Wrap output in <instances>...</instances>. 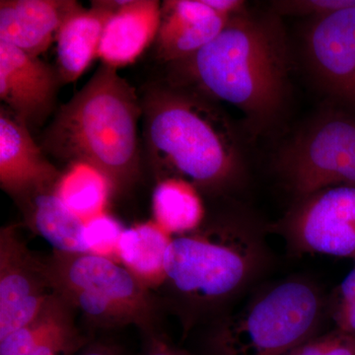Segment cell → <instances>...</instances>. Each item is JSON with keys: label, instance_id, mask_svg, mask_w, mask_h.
<instances>
[{"label": "cell", "instance_id": "obj_1", "mask_svg": "<svg viewBox=\"0 0 355 355\" xmlns=\"http://www.w3.org/2000/svg\"><path fill=\"white\" fill-rule=\"evenodd\" d=\"M189 80L207 95L233 105L254 130L272 125L288 88V51L277 16H233L212 40L180 60Z\"/></svg>", "mask_w": 355, "mask_h": 355}, {"label": "cell", "instance_id": "obj_2", "mask_svg": "<svg viewBox=\"0 0 355 355\" xmlns=\"http://www.w3.org/2000/svg\"><path fill=\"white\" fill-rule=\"evenodd\" d=\"M135 89L118 69L103 64L53 121L46 147L62 157L92 166L114 187L128 186L139 170Z\"/></svg>", "mask_w": 355, "mask_h": 355}, {"label": "cell", "instance_id": "obj_3", "mask_svg": "<svg viewBox=\"0 0 355 355\" xmlns=\"http://www.w3.org/2000/svg\"><path fill=\"white\" fill-rule=\"evenodd\" d=\"M147 139L176 178L205 190L235 186L244 160L225 118L197 96L156 90L146 104Z\"/></svg>", "mask_w": 355, "mask_h": 355}, {"label": "cell", "instance_id": "obj_4", "mask_svg": "<svg viewBox=\"0 0 355 355\" xmlns=\"http://www.w3.org/2000/svg\"><path fill=\"white\" fill-rule=\"evenodd\" d=\"M258 236L226 225L173 238L165 254L166 280L191 304L207 306L233 297L263 265Z\"/></svg>", "mask_w": 355, "mask_h": 355}, {"label": "cell", "instance_id": "obj_5", "mask_svg": "<svg viewBox=\"0 0 355 355\" xmlns=\"http://www.w3.org/2000/svg\"><path fill=\"white\" fill-rule=\"evenodd\" d=\"M326 306L312 282L284 280L225 320L214 336V349L217 355H286L315 336Z\"/></svg>", "mask_w": 355, "mask_h": 355}, {"label": "cell", "instance_id": "obj_6", "mask_svg": "<svg viewBox=\"0 0 355 355\" xmlns=\"http://www.w3.org/2000/svg\"><path fill=\"white\" fill-rule=\"evenodd\" d=\"M53 289L93 321L146 324L151 305L146 286L123 266L93 254H55L46 266Z\"/></svg>", "mask_w": 355, "mask_h": 355}, {"label": "cell", "instance_id": "obj_7", "mask_svg": "<svg viewBox=\"0 0 355 355\" xmlns=\"http://www.w3.org/2000/svg\"><path fill=\"white\" fill-rule=\"evenodd\" d=\"M277 169L297 200L331 187L355 186V119L319 116L280 150Z\"/></svg>", "mask_w": 355, "mask_h": 355}, {"label": "cell", "instance_id": "obj_8", "mask_svg": "<svg viewBox=\"0 0 355 355\" xmlns=\"http://www.w3.org/2000/svg\"><path fill=\"white\" fill-rule=\"evenodd\" d=\"M298 253L355 259V186L324 189L297 200L279 226Z\"/></svg>", "mask_w": 355, "mask_h": 355}, {"label": "cell", "instance_id": "obj_9", "mask_svg": "<svg viewBox=\"0 0 355 355\" xmlns=\"http://www.w3.org/2000/svg\"><path fill=\"white\" fill-rule=\"evenodd\" d=\"M46 266L40 265L12 228L0 235V340L31 324L53 296Z\"/></svg>", "mask_w": 355, "mask_h": 355}, {"label": "cell", "instance_id": "obj_10", "mask_svg": "<svg viewBox=\"0 0 355 355\" xmlns=\"http://www.w3.org/2000/svg\"><path fill=\"white\" fill-rule=\"evenodd\" d=\"M305 49L318 83L355 110V6L316 18L306 34Z\"/></svg>", "mask_w": 355, "mask_h": 355}, {"label": "cell", "instance_id": "obj_11", "mask_svg": "<svg viewBox=\"0 0 355 355\" xmlns=\"http://www.w3.org/2000/svg\"><path fill=\"white\" fill-rule=\"evenodd\" d=\"M60 83L57 69L0 41V98L28 128L50 114Z\"/></svg>", "mask_w": 355, "mask_h": 355}, {"label": "cell", "instance_id": "obj_12", "mask_svg": "<svg viewBox=\"0 0 355 355\" xmlns=\"http://www.w3.org/2000/svg\"><path fill=\"white\" fill-rule=\"evenodd\" d=\"M62 175L44 157L29 128L1 109L0 184L13 197L41 193L55 188Z\"/></svg>", "mask_w": 355, "mask_h": 355}, {"label": "cell", "instance_id": "obj_13", "mask_svg": "<svg viewBox=\"0 0 355 355\" xmlns=\"http://www.w3.org/2000/svg\"><path fill=\"white\" fill-rule=\"evenodd\" d=\"M79 8L78 2L70 0H1L0 41L39 58Z\"/></svg>", "mask_w": 355, "mask_h": 355}, {"label": "cell", "instance_id": "obj_14", "mask_svg": "<svg viewBox=\"0 0 355 355\" xmlns=\"http://www.w3.org/2000/svg\"><path fill=\"white\" fill-rule=\"evenodd\" d=\"M229 19L205 0L165 1L156 37L159 57L174 62L191 57L218 36Z\"/></svg>", "mask_w": 355, "mask_h": 355}, {"label": "cell", "instance_id": "obj_15", "mask_svg": "<svg viewBox=\"0 0 355 355\" xmlns=\"http://www.w3.org/2000/svg\"><path fill=\"white\" fill-rule=\"evenodd\" d=\"M116 2L119 7L105 27L98 58L118 69L135 62L156 39L162 6L156 0Z\"/></svg>", "mask_w": 355, "mask_h": 355}, {"label": "cell", "instance_id": "obj_16", "mask_svg": "<svg viewBox=\"0 0 355 355\" xmlns=\"http://www.w3.org/2000/svg\"><path fill=\"white\" fill-rule=\"evenodd\" d=\"M92 8H79L64 21L57 35V70L60 81L77 80L98 58L107 23L118 2H93Z\"/></svg>", "mask_w": 355, "mask_h": 355}, {"label": "cell", "instance_id": "obj_17", "mask_svg": "<svg viewBox=\"0 0 355 355\" xmlns=\"http://www.w3.org/2000/svg\"><path fill=\"white\" fill-rule=\"evenodd\" d=\"M64 301L51 297L31 324L0 340V355H69L78 345Z\"/></svg>", "mask_w": 355, "mask_h": 355}, {"label": "cell", "instance_id": "obj_18", "mask_svg": "<svg viewBox=\"0 0 355 355\" xmlns=\"http://www.w3.org/2000/svg\"><path fill=\"white\" fill-rule=\"evenodd\" d=\"M173 238L155 222L123 230L118 247L121 265L146 286L165 282V254Z\"/></svg>", "mask_w": 355, "mask_h": 355}, {"label": "cell", "instance_id": "obj_19", "mask_svg": "<svg viewBox=\"0 0 355 355\" xmlns=\"http://www.w3.org/2000/svg\"><path fill=\"white\" fill-rule=\"evenodd\" d=\"M153 207L154 222L171 235L197 230L205 216L197 188L176 177L166 178L157 184Z\"/></svg>", "mask_w": 355, "mask_h": 355}, {"label": "cell", "instance_id": "obj_20", "mask_svg": "<svg viewBox=\"0 0 355 355\" xmlns=\"http://www.w3.org/2000/svg\"><path fill=\"white\" fill-rule=\"evenodd\" d=\"M32 223L35 230L58 253H87L83 241L85 221L62 202L55 189L35 198Z\"/></svg>", "mask_w": 355, "mask_h": 355}, {"label": "cell", "instance_id": "obj_21", "mask_svg": "<svg viewBox=\"0 0 355 355\" xmlns=\"http://www.w3.org/2000/svg\"><path fill=\"white\" fill-rule=\"evenodd\" d=\"M113 184L101 172L84 163H74L62 175L55 193L84 221L104 214Z\"/></svg>", "mask_w": 355, "mask_h": 355}, {"label": "cell", "instance_id": "obj_22", "mask_svg": "<svg viewBox=\"0 0 355 355\" xmlns=\"http://www.w3.org/2000/svg\"><path fill=\"white\" fill-rule=\"evenodd\" d=\"M123 229L106 212L85 221L83 241L88 254L118 259V247Z\"/></svg>", "mask_w": 355, "mask_h": 355}, {"label": "cell", "instance_id": "obj_23", "mask_svg": "<svg viewBox=\"0 0 355 355\" xmlns=\"http://www.w3.org/2000/svg\"><path fill=\"white\" fill-rule=\"evenodd\" d=\"M286 355H355V336L336 329L313 336Z\"/></svg>", "mask_w": 355, "mask_h": 355}, {"label": "cell", "instance_id": "obj_24", "mask_svg": "<svg viewBox=\"0 0 355 355\" xmlns=\"http://www.w3.org/2000/svg\"><path fill=\"white\" fill-rule=\"evenodd\" d=\"M331 312L336 330L355 336V266L336 289Z\"/></svg>", "mask_w": 355, "mask_h": 355}, {"label": "cell", "instance_id": "obj_25", "mask_svg": "<svg viewBox=\"0 0 355 355\" xmlns=\"http://www.w3.org/2000/svg\"><path fill=\"white\" fill-rule=\"evenodd\" d=\"M273 6L279 14L315 15L319 18L354 7L355 0H291L273 2Z\"/></svg>", "mask_w": 355, "mask_h": 355}, {"label": "cell", "instance_id": "obj_26", "mask_svg": "<svg viewBox=\"0 0 355 355\" xmlns=\"http://www.w3.org/2000/svg\"><path fill=\"white\" fill-rule=\"evenodd\" d=\"M205 2L210 8L228 18L246 11V4L241 0H205Z\"/></svg>", "mask_w": 355, "mask_h": 355}, {"label": "cell", "instance_id": "obj_27", "mask_svg": "<svg viewBox=\"0 0 355 355\" xmlns=\"http://www.w3.org/2000/svg\"><path fill=\"white\" fill-rule=\"evenodd\" d=\"M146 355H190L162 342H155Z\"/></svg>", "mask_w": 355, "mask_h": 355}, {"label": "cell", "instance_id": "obj_28", "mask_svg": "<svg viewBox=\"0 0 355 355\" xmlns=\"http://www.w3.org/2000/svg\"><path fill=\"white\" fill-rule=\"evenodd\" d=\"M83 355H116L114 352H109L107 349H96L90 350V352H85Z\"/></svg>", "mask_w": 355, "mask_h": 355}]
</instances>
